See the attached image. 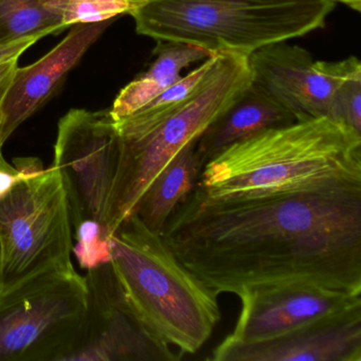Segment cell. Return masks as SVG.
<instances>
[{
  "label": "cell",
  "mask_w": 361,
  "mask_h": 361,
  "mask_svg": "<svg viewBox=\"0 0 361 361\" xmlns=\"http://www.w3.org/2000/svg\"><path fill=\"white\" fill-rule=\"evenodd\" d=\"M5 162H6V160L3 156V151H0V166H1V164H5Z\"/></svg>",
  "instance_id": "27"
},
{
  "label": "cell",
  "mask_w": 361,
  "mask_h": 361,
  "mask_svg": "<svg viewBox=\"0 0 361 361\" xmlns=\"http://www.w3.org/2000/svg\"><path fill=\"white\" fill-rule=\"evenodd\" d=\"M333 1H335L336 4H343L354 11H361V0H333Z\"/></svg>",
  "instance_id": "26"
},
{
  "label": "cell",
  "mask_w": 361,
  "mask_h": 361,
  "mask_svg": "<svg viewBox=\"0 0 361 361\" xmlns=\"http://www.w3.org/2000/svg\"><path fill=\"white\" fill-rule=\"evenodd\" d=\"M73 253L80 267L94 269L111 261V238L103 224L94 219H83L73 228Z\"/></svg>",
  "instance_id": "22"
},
{
  "label": "cell",
  "mask_w": 361,
  "mask_h": 361,
  "mask_svg": "<svg viewBox=\"0 0 361 361\" xmlns=\"http://www.w3.org/2000/svg\"><path fill=\"white\" fill-rule=\"evenodd\" d=\"M1 265V264H0ZM0 290H1V280H0Z\"/></svg>",
  "instance_id": "28"
},
{
  "label": "cell",
  "mask_w": 361,
  "mask_h": 361,
  "mask_svg": "<svg viewBox=\"0 0 361 361\" xmlns=\"http://www.w3.org/2000/svg\"><path fill=\"white\" fill-rule=\"evenodd\" d=\"M251 82L295 116L297 121L329 119L340 62L314 61L307 50L278 42L248 56Z\"/></svg>",
  "instance_id": "12"
},
{
  "label": "cell",
  "mask_w": 361,
  "mask_h": 361,
  "mask_svg": "<svg viewBox=\"0 0 361 361\" xmlns=\"http://www.w3.org/2000/svg\"><path fill=\"white\" fill-rule=\"evenodd\" d=\"M18 67V59L0 64V124H1V106H3L4 98H5L8 87L11 83L14 71ZM0 151H3V147H0Z\"/></svg>",
  "instance_id": "25"
},
{
  "label": "cell",
  "mask_w": 361,
  "mask_h": 361,
  "mask_svg": "<svg viewBox=\"0 0 361 361\" xmlns=\"http://www.w3.org/2000/svg\"><path fill=\"white\" fill-rule=\"evenodd\" d=\"M196 140L188 143L171 160L137 204L134 214L155 233H162L171 215L197 185L202 169L196 157Z\"/></svg>",
  "instance_id": "17"
},
{
  "label": "cell",
  "mask_w": 361,
  "mask_h": 361,
  "mask_svg": "<svg viewBox=\"0 0 361 361\" xmlns=\"http://www.w3.org/2000/svg\"><path fill=\"white\" fill-rule=\"evenodd\" d=\"M335 7L333 0H147L132 16L137 33L155 41L249 56L324 28Z\"/></svg>",
  "instance_id": "4"
},
{
  "label": "cell",
  "mask_w": 361,
  "mask_h": 361,
  "mask_svg": "<svg viewBox=\"0 0 361 361\" xmlns=\"http://www.w3.org/2000/svg\"><path fill=\"white\" fill-rule=\"evenodd\" d=\"M65 29L59 0H0V44Z\"/></svg>",
  "instance_id": "18"
},
{
  "label": "cell",
  "mask_w": 361,
  "mask_h": 361,
  "mask_svg": "<svg viewBox=\"0 0 361 361\" xmlns=\"http://www.w3.org/2000/svg\"><path fill=\"white\" fill-rule=\"evenodd\" d=\"M43 39L41 37H28L24 39H16L9 43L0 44V64L8 61L16 60L26 51L27 49L35 45L37 41Z\"/></svg>",
  "instance_id": "24"
},
{
  "label": "cell",
  "mask_w": 361,
  "mask_h": 361,
  "mask_svg": "<svg viewBox=\"0 0 361 361\" xmlns=\"http://www.w3.org/2000/svg\"><path fill=\"white\" fill-rule=\"evenodd\" d=\"M147 0H59L65 28L79 24L114 20L142 7Z\"/></svg>",
  "instance_id": "21"
},
{
  "label": "cell",
  "mask_w": 361,
  "mask_h": 361,
  "mask_svg": "<svg viewBox=\"0 0 361 361\" xmlns=\"http://www.w3.org/2000/svg\"><path fill=\"white\" fill-rule=\"evenodd\" d=\"M323 231H361V185L230 200H211L194 189L161 235L183 261L269 252Z\"/></svg>",
  "instance_id": "1"
},
{
  "label": "cell",
  "mask_w": 361,
  "mask_h": 361,
  "mask_svg": "<svg viewBox=\"0 0 361 361\" xmlns=\"http://www.w3.org/2000/svg\"><path fill=\"white\" fill-rule=\"evenodd\" d=\"M216 56L214 54L204 60L200 66L185 77H181L176 83L147 103L140 111L121 121L116 122L119 135L138 134L149 130L161 121L170 111L195 92L214 64Z\"/></svg>",
  "instance_id": "19"
},
{
  "label": "cell",
  "mask_w": 361,
  "mask_h": 361,
  "mask_svg": "<svg viewBox=\"0 0 361 361\" xmlns=\"http://www.w3.org/2000/svg\"><path fill=\"white\" fill-rule=\"evenodd\" d=\"M73 247L66 190L51 166L0 200V295L77 271Z\"/></svg>",
  "instance_id": "6"
},
{
  "label": "cell",
  "mask_w": 361,
  "mask_h": 361,
  "mask_svg": "<svg viewBox=\"0 0 361 361\" xmlns=\"http://www.w3.org/2000/svg\"><path fill=\"white\" fill-rule=\"evenodd\" d=\"M153 54L155 60L149 69L119 92L113 107L109 109L116 122L140 111L176 83L183 69L194 63L204 62L211 56L209 52L197 46L170 41H157Z\"/></svg>",
  "instance_id": "16"
},
{
  "label": "cell",
  "mask_w": 361,
  "mask_h": 361,
  "mask_svg": "<svg viewBox=\"0 0 361 361\" xmlns=\"http://www.w3.org/2000/svg\"><path fill=\"white\" fill-rule=\"evenodd\" d=\"M361 185V135L326 118L259 133L213 158L195 189L211 200Z\"/></svg>",
  "instance_id": "2"
},
{
  "label": "cell",
  "mask_w": 361,
  "mask_h": 361,
  "mask_svg": "<svg viewBox=\"0 0 361 361\" xmlns=\"http://www.w3.org/2000/svg\"><path fill=\"white\" fill-rule=\"evenodd\" d=\"M111 266L133 314L158 339L195 354L221 319L219 293L188 269L161 234L133 214L111 234Z\"/></svg>",
  "instance_id": "3"
},
{
  "label": "cell",
  "mask_w": 361,
  "mask_h": 361,
  "mask_svg": "<svg viewBox=\"0 0 361 361\" xmlns=\"http://www.w3.org/2000/svg\"><path fill=\"white\" fill-rule=\"evenodd\" d=\"M180 262L219 295L286 283L361 291V231L317 232L269 255H208Z\"/></svg>",
  "instance_id": "7"
},
{
  "label": "cell",
  "mask_w": 361,
  "mask_h": 361,
  "mask_svg": "<svg viewBox=\"0 0 361 361\" xmlns=\"http://www.w3.org/2000/svg\"><path fill=\"white\" fill-rule=\"evenodd\" d=\"M87 308L62 361H176L183 357L149 333L124 300L111 263L88 270Z\"/></svg>",
  "instance_id": "10"
},
{
  "label": "cell",
  "mask_w": 361,
  "mask_h": 361,
  "mask_svg": "<svg viewBox=\"0 0 361 361\" xmlns=\"http://www.w3.org/2000/svg\"><path fill=\"white\" fill-rule=\"evenodd\" d=\"M295 116L263 88L250 82L240 96L196 140L200 169L240 141L259 133L295 123Z\"/></svg>",
  "instance_id": "15"
},
{
  "label": "cell",
  "mask_w": 361,
  "mask_h": 361,
  "mask_svg": "<svg viewBox=\"0 0 361 361\" xmlns=\"http://www.w3.org/2000/svg\"><path fill=\"white\" fill-rule=\"evenodd\" d=\"M77 271L0 295V361H62L87 308Z\"/></svg>",
  "instance_id": "8"
},
{
  "label": "cell",
  "mask_w": 361,
  "mask_h": 361,
  "mask_svg": "<svg viewBox=\"0 0 361 361\" xmlns=\"http://www.w3.org/2000/svg\"><path fill=\"white\" fill-rule=\"evenodd\" d=\"M213 361H361V312L244 342L229 336L213 348Z\"/></svg>",
  "instance_id": "13"
},
{
  "label": "cell",
  "mask_w": 361,
  "mask_h": 361,
  "mask_svg": "<svg viewBox=\"0 0 361 361\" xmlns=\"http://www.w3.org/2000/svg\"><path fill=\"white\" fill-rule=\"evenodd\" d=\"M329 120L361 135V63L356 56L341 61V71L331 96Z\"/></svg>",
  "instance_id": "20"
},
{
  "label": "cell",
  "mask_w": 361,
  "mask_h": 361,
  "mask_svg": "<svg viewBox=\"0 0 361 361\" xmlns=\"http://www.w3.org/2000/svg\"><path fill=\"white\" fill-rule=\"evenodd\" d=\"M240 312L229 336L257 342L331 319L361 312V291L312 283L244 287L238 293Z\"/></svg>",
  "instance_id": "11"
},
{
  "label": "cell",
  "mask_w": 361,
  "mask_h": 361,
  "mask_svg": "<svg viewBox=\"0 0 361 361\" xmlns=\"http://www.w3.org/2000/svg\"><path fill=\"white\" fill-rule=\"evenodd\" d=\"M45 170L39 158H16L13 166L5 164L0 166V200L8 195L20 181Z\"/></svg>",
  "instance_id": "23"
},
{
  "label": "cell",
  "mask_w": 361,
  "mask_h": 361,
  "mask_svg": "<svg viewBox=\"0 0 361 361\" xmlns=\"http://www.w3.org/2000/svg\"><path fill=\"white\" fill-rule=\"evenodd\" d=\"M111 23L75 25L45 56L29 66L16 69L1 106L0 147L51 99L71 69Z\"/></svg>",
  "instance_id": "14"
},
{
  "label": "cell",
  "mask_w": 361,
  "mask_h": 361,
  "mask_svg": "<svg viewBox=\"0 0 361 361\" xmlns=\"http://www.w3.org/2000/svg\"><path fill=\"white\" fill-rule=\"evenodd\" d=\"M248 56L219 54L204 81L149 130L119 135V154L104 217L111 236L136 210L152 181L195 141L250 84Z\"/></svg>",
  "instance_id": "5"
},
{
  "label": "cell",
  "mask_w": 361,
  "mask_h": 361,
  "mask_svg": "<svg viewBox=\"0 0 361 361\" xmlns=\"http://www.w3.org/2000/svg\"><path fill=\"white\" fill-rule=\"evenodd\" d=\"M119 141L117 124L109 109H71L59 122L52 166L64 183L71 228L83 219H94L104 226Z\"/></svg>",
  "instance_id": "9"
}]
</instances>
